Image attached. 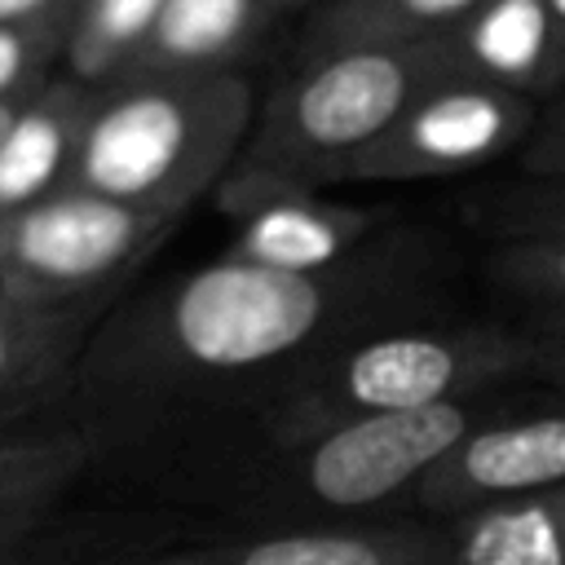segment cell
<instances>
[{"instance_id": "obj_1", "label": "cell", "mask_w": 565, "mask_h": 565, "mask_svg": "<svg viewBox=\"0 0 565 565\" xmlns=\"http://www.w3.org/2000/svg\"><path fill=\"white\" fill-rule=\"evenodd\" d=\"M424 274L406 252L349 256L327 274L212 260L97 322L75 393L97 424H163L199 406L265 411L318 358L406 327Z\"/></svg>"}, {"instance_id": "obj_2", "label": "cell", "mask_w": 565, "mask_h": 565, "mask_svg": "<svg viewBox=\"0 0 565 565\" xmlns=\"http://www.w3.org/2000/svg\"><path fill=\"white\" fill-rule=\"evenodd\" d=\"M516 402L521 397L499 388L406 415H362L305 441L269 446V459L247 481L243 516L252 530L393 521V508H411L419 481L468 433Z\"/></svg>"}, {"instance_id": "obj_3", "label": "cell", "mask_w": 565, "mask_h": 565, "mask_svg": "<svg viewBox=\"0 0 565 565\" xmlns=\"http://www.w3.org/2000/svg\"><path fill=\"white\" fill-rule=\"evenodd\" d=\"M534 375L525 331L508 327H388L300 371L265 411V441L287 446L362 415H406L499 393Z\"/></svg>"}, {"instance_id": "obj_4", "label": "cell", "mask_w": 565, "mask_h": 565, "mask_svg": "<svg viewBox=\"0 0 565 565\" xmlns=\"http://www.w3.org/2000/svg\"><path fill=\"white\" fill-rule=\"evenodd\" d=\"M247 115L252 93L234 75L172 71L115 88L88 106L62 190H88L177 221L225 168Z\"/></svg>"}, {"instance_id": "obj_5", "label": "cell", "mask_w": 565, "mask_h": 565, "mask_svg": "<svg viewBox=\"0 0 565 565\" xmlns=\"http://www.w3.org/2000/svg\"><path fill=\"white\" fill-rule=\"evenodd\" d=\"M168 225V216L119 199L57 190L0 221V291L44 305L115 296Z\"/></svg>"}, {"instance_id": "obj_6", "label": "cell", "mask_w": 565, "mask_h": 565, "mask_svg": "<svg viewBox=\"0 0 565 565\" xmlns=\"http://www.w3.org/2000/svg\"><path fill=\"white\" fill-rule=\"evenodd\" d=\"M441 53L428 44H353L313 66L282 102L274 146L331 172L380 141L428 88L446 84Z\"/></svg>"}, {"instance_id": "obj_7", "label": "cell", "mask_w": 565, "mask_h": 565, "mask_svg": "<svg viewBox=\"0 0 565 565\" xmlns=\"http://www.w3.org/2000/svg\"><path fill=\"white\" fill-rule=\"evenodd\" d=\"M534 124V110L521 93L499 84H437L428 88L380 141L344 159L340 177H433V172H459L472 163H486L490 154L508 150L525 128Z\"/></svg>"}, {"instance_id": "obj_8", "label": "cell", "mask_w": 565, "mask_h": 565, "mask_svg": "<svg viewBox=\"0 0 565 565\" xmlns=\"http://www.w3.org/2000/svg\"><path fill=\"white\" fill-rule=\"evenodd\" d=\"M565 486V406H512L468 433L415 490L411 508L424 521H455L463 512L525 499Z\"/></svg>"}, {"instance_id": "obj_9", "label": "cell", "mask_w": 565, "mask_h": 565, "mask_svg": "<svg viewBox=\"0 0 565 565\" xmlns=\"http://www.w3.org/2000/svg\"><path fill=\"white\" fill-rule=\"evenodd\" d=\"M128 565H441V530L424 516L247 530Z\"/></svg>"}, {"instance_id": "obj_10", "label": "cell", "mask_w": 565, "mask_h": 565, "mask_svg": "<svg viewBox=\"0 0 565 565\" xmlns=\"http://www.w3.org/2000/svg\"><path fill=\"white\" fill-rule=\"evenodd\" d=\"M106 305L110 296L44 305L0 291V428L35 424V415L75 393L79 358Z\"/></svg>"}, {"instance_id": "obj_11", "label": "cell", "mask_w": 565, "mask_h": 565, "mask_svg": "<svg viewBox=\"0 0 565 565\" xmlns=\"http://www.w3.org/2000/svg\"><path fill=\"white\" fill-rule=\"evenodd\" d=\"M88 106L75 84H44L22 102L0 141V221L66 185Z\"/></svg>"}, {"instance_id": "obj_12", "label": "cell", "mask_w": 565, "mask_h": 565, "mask_svg": "<svg viewBox=\"0 0 565 565\" xmlns=\"http://www.w3.org/2000/svg\"><path fill=\"white\" fill-rule=\"evenodd\" d=\"M97 441L84 424L0 428V547L26 543L53 499L93 463Z\"/></svg>"}, {"instance_id": "obj_13", "label": "cell", "mask_w": 565, "mask_h": 565, "mask_svg": "<svg viewBox=\"0 0 565 565\" xmlns=\"http://www.w3.org/2000/svg\"><path fill=\"white\" fill-rule=\"evenodd\" d=\"M366 230H371V216L358 207L274 199L252 212L230 256L247 265L282 269V274H327L358 252Z\"/></svg>"}, {"instance_id": "obj_14", "label": "cell", "mask_w": 565, "mask_h": 565, "mask_svg": "<svg viewBox=\"0 0 565 565\" xmlns=\"http://www.w3.org/2000/svg\"><path fill=\"white\" fill-rule=\"evenodd\" d=\"M437 530L441 565H565V486L463 512Z\"/></svg>"}, {"instance_id": "obj_15", "label": "cell", "mask_w": 565, "mask_h": 565, "mask_svg": "<svg viewBox=\"0 0 565 565\" xmlns=\"http://www.w3.org/2000/svg\"><path fill=\"white\" fill-rule=\"evenodd\" d=\"M556 18L547 0H486L463 26V57L486 75V84L512 88L534 79L552 57Z\"/></svg>"}, {"instance_id": "obj_16", "label": "cell", "mask_w": 565, "mask_h": 565, "mask_svg": "<svg viewBox=\"0 0 565 565\" xmlns=\"http://www.w3.org/2000/svg\"><path fill=\"white\" fill-rule=\"evenodd\" d=\"M247 18H252V0H168L154 22L150 49L172 71H185L225 53L243 35Z\"/></svg>"}, {"instance_id": "obj_17", "label": "cell", "mask_w": 565, "mask_h": 565, "mask_svg": "<svg viewBox=\"0 0 565 565\" xmlns=\"http://www.w3.org/2000/svg\"><path fill=\"white\" fill-rule=\"evenodd\" d=\"M168 0H84L79 18L71 22L66 53L75 75H102L124 53L150 44L154 22Z\"/></svg>"}, {"instance_id": "obj_18", "label": "cell", "mask_w": 565, "mask_h": 565, "mask_svg": "<svg viewBox=\"0 0 565 565\" xmlns=\"http://www.w3.org/2000/svg\"><path fill=\"white\" fill-rule=\"evenodd\" d=\"M499 287L534 300L543 313L565 309V234L556 238H512L490 260Z\"/></svg>"}, {"instance_id": "obj_19", "label": "cell", "mask_w": 565, "mask_h": 565, "mask_svg": "<svg viewBox=\"0 0 565 565\" xmlns=\"http://www.w3.org/2000/svg\"><path fill=\"white\" fill-rule=\"evenodd\" d=\"M71 18L62 9L31 18V22H4L0 26V97H22L31 75L66 44Z\"/></svg>"}, {"instance_id": "obj_20", "label": "cell", "mask_w": 565, "mask_h": 565, "mask_svg": "<svg viewBox=\"0 0 565 565\" xmlns=\"http://www.w3.org/2000/svg\"><path fill=\"white\" fill-rule=\"evenodd\" d=\"M530 353H534V375L552 380L565 393V309L539 313V322L525 331Z\"/></svg>"}, {"instance_id": "obj_21", "label": "cell", "mask_w": 565, "mask_h": 565, "mask_svg": "<svg viewBox=\"0 0 565 565\" xmlns=\"http://www.w3.org/2000/svg\"><path fill=\"white\" fill-rule=\"evenodd\" d=\"M508 225H516V238H556V234H565V185L543 190L539 199L516 207V216H508Z\"/></svg>"}, {"instance_id": "obj_22", "label": "cell", "mask_w": 565, "mask_h": 565, "mask_svg": "<svg viewBox=\"0 0 565 565\" xmlns=\"http://www.w3.org/2000/svg\"><path fill=\"white\" fill-rule=\"evenodd\" d=\"M525 168H534L543 177H565V97L539 124V137L525 150Z\"/></svg>"}, {"instance_id": "obj_23", "label": "cell", "mask_w": 565, "mask_h": 565, "mask_svg": "<svg viewBox=\"0 0 565 565\" xmlns=\"http://www.w3.org/2000/svg\"><path fill=\"white\" fill-rule=\"evenodd\" d=\"M393 18H406V22H446V18H459V13H477L486 0H384Z\"/></svg>"}, {"instance_id": "obj_24", "label": "cell", "mask_w": 565, "mask_h": 565, "mask_svg": "<svg viewBox=\"0 0 565 565\" xmlns=\"http://www.w3.org/2000/svg\"><path fill=\"white\" fill-rule=\"evenodd\" d=\"M66 0H0V26L4 22H31V18H44L53 9H62Z\"/></svg>"}, {"instance_id": "obj_25", "label": "cell", "mask_w": 565, "mask_h": 565, "mask_svg": "<svg viewBox=\"0 0 565 565\" xmlns=\"http://www.w3.org/2000/svg\"><path fill=\"white\" fill-rule=\"evenodd\" d=\"M26 97H31V93H22V97H0V141H4V132L13 128V119H18V110H22Z\"/></svg>"}, {"instance_id": "obj_26", "label": "cell", "mask_w": 565, "mask_h": 565, "mask_svg": "<svg viewBox=\"0 0 565 565\" xmlns=\"http://www.w3.org/2000/svg\"><path fill=\"white\" fill-rule=\"evenodd\" d=\"M0 565H26V543H9V547H0Z\"/></svg>"}, {"instance_id": "obj_27", "label": "cell", "mask_w": 565, "mask_h": 565, "mask_svg": "<svg viewBox=\"0 0 565 565\" xmlns=\"http://www.w3.org/2000/svg\"><path fill=\"white\" fill-rule=\"evenodd\" d=\"M547 9H552V18H556V26H565V0H547Z\"/></svg>"}]
</instances>
